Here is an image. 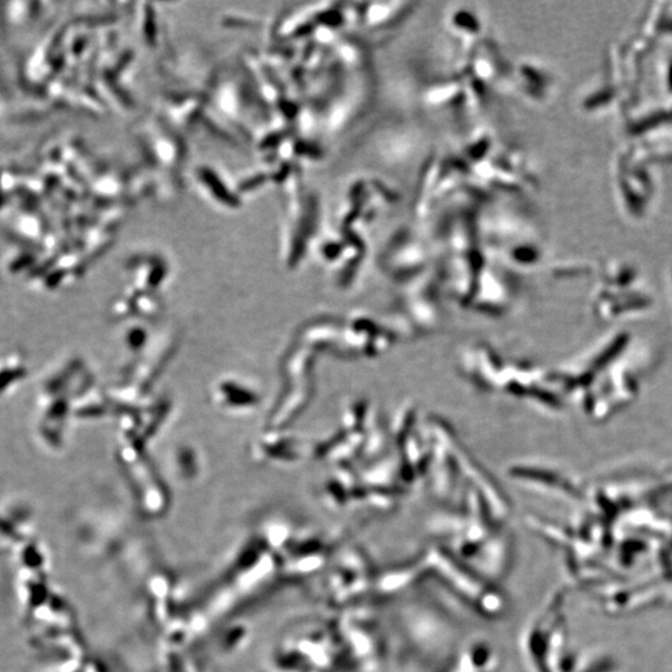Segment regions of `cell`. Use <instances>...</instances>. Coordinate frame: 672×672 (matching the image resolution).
Masks as SVG:
<instances>
[]
</instances>
